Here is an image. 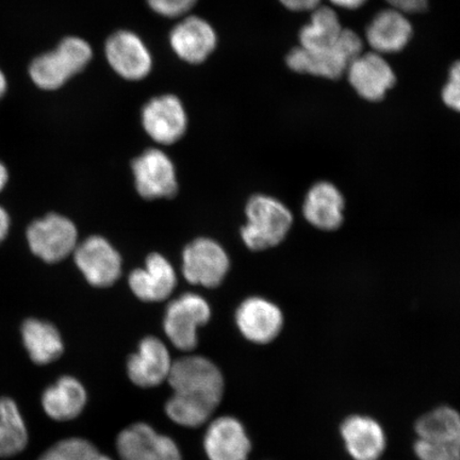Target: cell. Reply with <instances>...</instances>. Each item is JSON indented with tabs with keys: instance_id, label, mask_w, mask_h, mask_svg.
I'll list each match as a JSON object with an SVG mask.
<instances>
[{
	"instance_id": "obj_13",
	"label": "cell",
	"mask_w": 460,
	"mask_h": 460,
	"mask_svg": "<svg viewBox=\"0 0 460 460\" xmlns=\"http://www.w3.org/2000/svg\"><path fill=\"white\" fill-rule=\"evenodd\" d=\"M117 450L120 460H182L176 442L146 423L132 424L120 431Z\"/></svg>"
},
{
	"instance_id": "obj_10",
	"label": "cell",
	"mask_w": 460,
	"mask_h": 460,
	"mask_svg": "<svg viewBox=\"0 0 460 460\" xmlns=\"http://www.w3.org/2000/svg\"><path fill=\"white\" fill-rule=\"evenodd\" d=\"M229 267L227 252L215 240L199 238L183 250L182 274L191 285L217 288L226 279Z\"/></svg>"
},
{
	"instance_id": "obj_17",
	"label": "cell",
	"mask_w": 460,
	"mask_h": 460,
	"mask_svg": "<svg viewBox=\"0 0 460 460\" xmlns=\"http://www.w3.org/2000/svg\"><path fill=\"white\" fill-rule=\"evenodd\" d=\"M209 460H247L252 442L243 423L234 417H220L209 424L204 437Z\"/></svg>"
},
{
	"instance_id": "obj_29",
	"label": "cell",
	"mask_w": 460,
	"mask_h": 460,
	"mask_svg": "<svg viewBox=\"0 0 460 460\" xmlns=\"http://www.w3.org/2000/svg\"><path fill=\"white\" fill-rule=\"evenodd\" d=\"M442 101L452 111L460 112V60L448 72L447 83L442 90Z\"/></svg>"
},
{
	"instance_id": "obj_27",
	"label": "cell",
	"mask_w": 460,
	"mask_h": 460,
	"mask_svg": "<svg viewBox=\"0 0 460 460\" xmlns=\"http://www.w3.org/2000/svg\"><path fill=\"white\" fill-rule=\"evenodd\" d=\"M96 447L82 437H70L55 442L37 460H89L94 456Z\"/></svg>"
},
{
	"instance_id": "obj_8",
	"label": "cell",
	"mask_w": 460,
	"mask_h": 460,
	"mask_svg": "<svg viewBox=\"0 0 460 460\" xmlns=\"http://www.w3.org/2000/svg\"><path fill=\"white\" fill-rule=\"evenodd\" d=\"M27 240L34 255L55 263L74 254L78 245V230L67 217L50 214L29 226Z\"/></svg>"
},
{
	"instance_id": "obj_1",
	"label": "cell",
	"mask_w": 460,
	"mask_h": 460,
	"mask_svg": "<svg viewBox=\"0 0 460 460\" xmlns=\"http://www.w3.org/2000/svg\"><path fill=\"white\" fill-rule=\"evenodd\" d=\"M168 383L177 398L212 413L220 405L226 386L214 362L194 355L172 361Z\"/></svg>"
},
{
	"instance_id": "obj_31",
	"label": "cell",
	"mask_w": 460,
	"mask_h": 460,
	"mask_svg": "<svg viewBox=\"0 0 460 460\" xmlns=\"http://www.w3.org/2000/svg\"><path fill=\"white\" fill-rule=\"evenodd\" d=\"M279 3L288 10L305 13L320 7L321 0H279Z\"/></svg>"
},
{
	"instance_id": "obj_11",
	"label": "cell",
	"mask_w": 460,
	"mask_h": 460,
	"mask_svg": "<svg viewBox=\"0 0 460 460\" xmlns=\"http://www.w3.org/2000/svg\"><path fill=\"white\" fill-rule=\"evenodd\" d=\"M132 172L137 191L143 199H172L177 194L175 166L158 148H149L132 161Z\"/></svg>"
},
{
	"instance_id": "obj_20",
	"label": "cell",
	"mask_w": 460,
	"mask_h": 460,
	"mask_svg": "<svg viewBox=\"0 0 460 460\" xmlns=\"http://www.w3.org/2000/svg\"><path fill=\"white\" fill-rule=\"evenodd\" d=\"M344 208L345 199L341 190L332 182L319 181L305 197L303 216L314 228L333 232L343 224Z\"/></svg>"
},
{
	"instance_id": "obj_32",
	"label": "cell",
	"mask_w": 460,
	"mask_h": 460,
	"mask_svg": "<svg viewBox=\"0 0 460 460\" xmlns=\"http://www.w3.org/2000/svg\"><path fill=\"white\" fill-rule=\"evenodd\" d=\"M10 228V217L8 212L0 206V243L7 237Z\"/></svg>"
},
{
	"instance_id": "obj_34",
	"label": "cell",
	"mask_w": 460,
	"mask_h": 460,
	"mask_svg": "<svg viewBox=\"0 0 460 460\" xmlns=\"http://www.w3.org/2000/svg\"><path fill=\"white\" fill-rule=\"evenodd\" d=\"M9 180V172L7 168L0 163V192L3 191Z\"/></svg>"
},
{
	"instance_id": "obj_6",
	"label": "cell",
	"mask_w": 460,
	"mask_h": 460,
	"mask_svg": "<svg viewBox=\"0 0 460 460\" xmlns=\"http://www.w3.org/2000/svg\"><path fill=\"white\" fill-rule=\"evenodd\" d=\"M211 316L209 304L195 293H185L166 308L164 329L172 345L183 352L198 347V331L208 323Z\"/></svg>"
},
{
	"instance_id": "obj_22",
	"label": "cell",
	"mask_w": 460,
	"mask_h": 460,
	"mask_svg": "<svg viewBox=\"0 0 460 460\" xmlns=\"http://www.w3.org/2000/svg\"><path fill=\"white\" fill-rule=\"evenodd\" d=\"M345 447L355 460H377L386 447V435L376 420L350 416L341 425Z\"/></svg>"
},
{
	"instance_id": "obj_7",
	"label": "cell",
	"mask_w": 460,
	"mask_h": 460,
	"mask_svg": "<svg viewBox=\"0 0 460 460\" xmlns=\"http://www.w3.org/2000/svg\"><path fill=\"white\" fill-rule=\"evenodd\" d=\"M141 123L153 141L160 146H172L180 141L188 129L185 103L172 93L154 96L144 103Z\"/></svg>"
},
{
	"instance_id": "obj_16",
	"label": "cell",
	"mask_w": 460,
	"mask_h": 460,
	"mask_svg": "<svg viewBox=\"0 0 460 460\" xmlns=\"http://www.w3.org/2000/svg\"><path fill=\"white\" fill-rule=\"evenodd\" d=\"M172 365L166 345L156 337H146L128 361V377L137 387H157L168 382Z\"/></svg>"
},
{
	"instance_id": "obj_33",
	"label": "cell",
	"mask_w": 460,
	"mask_h": 460,
	"mask_svg": "<svg viewBox=\"0 0 460 460\" xmlns=\"http://www.w3.org/2000/svg\"><path fill=\"white\" fill-rule=\"evenodd\" d=\"M332 4L337 5L339 8L347 10L359 9L364 5L367 0H330Z\"/></svg>"
},
{
	"instance_id": "obj_26",
	"label": "cell",
	"mask_w": 460,
	"mask_h": 460,
	"mask_svg": "<svg viewBox=\"0 0 460 460\" xmlns=\"http://www.w3.org/2000/svg\"><path fill=\"white\" fill-rule=\"evenodd\" d=\"M343 31L336 11L320 5L314 10L310 22L301 29L298 40L304 49H326L332 48L339 41Z\"/></svg>"
},
{
	"instance_id": "obj_28",
	"label": "cell",
	"mask_w": 460,
	"mask_h": 460,
	"mask_svg": "<svg viewBox=\"0 0 460 460\" xmlns=\"http://www.w3.org/2000/svg\"><path fill=\"white\" fill-rule=\"evenodd\" d=\"M147 7L164 19L181 20L192 13L199 0H146Z\"/></svg>"
},
{
	"instance_id": "obj_15",
	"label": "cell",
	"mask_w": 460,
	"mask_h": 460,
	"mask_svg": "<svg viewBox=\"0 0 460 460\" xmlns=\"http://www.w3.org/2000/svg\"><path fill=\"white\" fill-rule=\"evenodd\" d=\"M347 73L358 94L372 102L383 101L396 82L393 67L376 51L360 54L350 63Z\"/></svg>"
},
{
	"instance_id": "obj_14",
	"label": "cell",
	"mask_w": 460,
	"mask_h": 460,
	"mask_svg": "<svg viewBox=\"0 0 460 460\" xmlns=\"http://www.w3.org/2000/svg\"><path fill=\"white\" fill-rule=\"evenodd\" d=\"M235 323L247 341L268 344L283 330L284 315L278 305L255 296L241 303L235 312Z\"/></svg>"
},
{
	"instance_id": "obj_21",
	"label": "cell",
	"mask_w": 460,
	"mask_h": 460,
	"mask_svg": "<svg viewBox=\"0 0 460 460\" xmlns=\"http://www.w3.org/2000/svg\"><path fill=\"white\" fill-rule=\"evenodd\" d=\"M412 32V26L406 14L390 8L374 16L366 29V37L376 53L394 54L405 49Z\"/></svg>"
},
{
	"instance_id": "obj_5",
	"label": "cell",
	"mask_w": 460,
	"mask_h": 460,
	"mask_svg": "<svg viewBox=\"0 0 460 460\" xmlns=\"http://www.w3.org/2000/svg\"><path fill=\"white\" fill-rule=\"evenodd\" d=\"M103 53L109 67L126 82H142L154 70L151 49L139 33L129 29L112 32L106 40Z\"/></svg>"
},
{
	"instance_id": "obj_35",
	"label": "cell",
	"mask_w": 460,
	"mask_h": 460,
	"mask_svg": "<svg viewBox=\"0 0 460 460\" xmlns=\"http://www.w3.org/2000/svg\"><path fill=\"white\" fill-rule=\"evenodd\" d=\"M8 90V80L4 73L0 70V99L5 94Z\"/></svg>"
},
{
	"instance_id": "obj_2",
	"label": "cell",
	"mask_w": 460,
	"mask_h": 460,
	"mask_svg": "<svg viewBox=\"0 0 460 460\" xmlns=\"http://www.w3.org/2000/svg\"><path fill=\"white\" fill-rule=\"evenodd\" d=\"M247 221L241 237L250 250L261 252L278 246L286 239L293 224L288 207L268 195L251 198L245 210Z\"/></svg>"
},
{
	"instance_id": "obj_24",
	"label": "cell",
	"mask_w": 460,
	"mask_h": 460,
	"mask_svg": "<svg viewBox=\"0 0 460 460\" xmlns=\"http://www.w3.org/2000/svg\"><path fill=\"white\" fill-rule=\"evenodd\" d=\"M31 434L19 402L11 396L0 398V459L13 458L24 452Z\"/></svg>"
},
{
	"instance_id": "obj_25",
	"label": "cell",
	"mask_w": 460,
	"mask_h": 460,
	"mask_svg": "<svg viewBox=\"0 0 460 460\" xmlns=\"http://www.w3.org/2000/svg\"><path fill=\"white\" fill-rule=\"evenodd\" d=\"M28 73L34 85L44 91L59 90L78 75L68 58L58 48L34 58Z\"/></svg>"
},
{
	"instance_id": "obj_23",
	"label": "cell",
	"mask_w": 460,
	"mask_h": 460,
	"mask_svg": "<svg viewBox=\"0 0 460 460\" xmlns=\"http://www.w3.org/2000/svg\"><path fill=\"white\" fill-rule=\"evenodd\" d=\"M22 342L34 365L54 364L65 353V342L54 324L39 319H28L21 329Z\"/></svg>"
},
{
	"instance_id": "obj_3",
	"label": "cell",
	"mask_w": 460,
	"mask_h": 460,
	"mask_svg": "<svg viewBox=\"0 0 460 460\" xmlns=\"http://www.w3.org/2000/svg\"><path fill=\"white\" fill-rule=\"evenodd\" d=\"M362 50L364 42L358 34L344 29L341 38L332 48L307 50L297 46L288 53L286 63L293 72L335 80L347 73L350 63L362 54Z\"/></svg>"
},
{
	"instance_id": "obj_12",
	"label": "cell",
	"mask_w": 460,
	"mask_h": 460,
	"mask_svg": "<svg viewBox=\"0 0 460 460\" xmlns=\"http://www.w3.org/2000/svg\"><path fill=\"white\" fill-rule=\"evenodd\" d=\"M74 259L86 281L93 287H111L122 273V258L119 252L100 235H92L77 245Z\"/></svg>"
},
{
	"instance_id": "obj_4",
	"label": "cell",
	"mask_w": 460,
	"mask_h": 460,
	"mask_svg": "<svg viewBox=\"0 0 460 460\" xmlns=\"http://www.w3.org/2000/svg\"><path fill=\"white\" fill-rule=\"evenodd\" d=\"M413 446L420 460H460V413L452 407L435 408L415 425Z\"/></svg>"
},
{
	"instance_id": "obj_30",
	"label": "cell",
	"mask_w": 460,
	"mask_h": 460,
	"mask_svg": "<svg viewBox=\"0 0 460 460\" xmlns=\"http://www.w3.org/2000/svg\"><path fill=\"white\" fill-rule=\"evenodd\" d=\"M391 8L404 14L423 13L427 10L429 0H386Z\"/></svg>"
},
{
	"instance_id": "obj_36",
	"label": "cell",
	"mask_w": 460,
	"mask_h": 460,
	"mask_svg": "<svg viewBox=\"0 0 460 460\" xmlns=\"http://www.w3.org/2000/svg\"><path fill=\"white\" fill-rule=\"evenodd\" d=\"M89 460H113L111 457H108L106 456H102V454L96 453L94 456H92Z\"/></svg>"
},
{
	"instance_id": "obj_18",
	"label": "cell",
	"mask_w": 460,
	"mask_h": 460,
	"mask_svg": "<svg viewBox=\"0 0 460 460\" xmlns=\"http://www.w3.org/2000/svg\"><path fill=\"white\" fill-rule=\"evenodd\" d=\"M88 393L84 384L72 376L58 377L41 394L40 404L46 417L56 422H70L85 410Z\"/></svg>"
},
{
	"instance_id": "obj_19",
	"label": "cell",
	"mask_w": 460,
	"mask_h": 460,
	"mask_svg": "<svg viewBox=\"0 0 460 460\" xmlns=\"http://www.w3.org/2000/svg\"><path fill=\"white\" fill-rule=\"evenodd\" d=\"M128 283L131 291L141 301L163 302L175 290L177 276L168 259L153 252L146 258V267L131 272Z\"/></svg>"
},
{
	"instance_id": "obj_9",
	"label": "cell",
	"mask_w": 460,
	"mask_h": 460,
	"mask_svg": "<svg viewBox=\"0 0 460 460\" xmlns=\"http://www.w3.org/2000/svg\"><path fill=\"white\" fill-rule=\"evenodd\" d=\"M169 44L178 59L190 66H199L215 54L218 36L209 21L191 13L178 20L171 29Z\"/></svg>"
}]
</instances>
